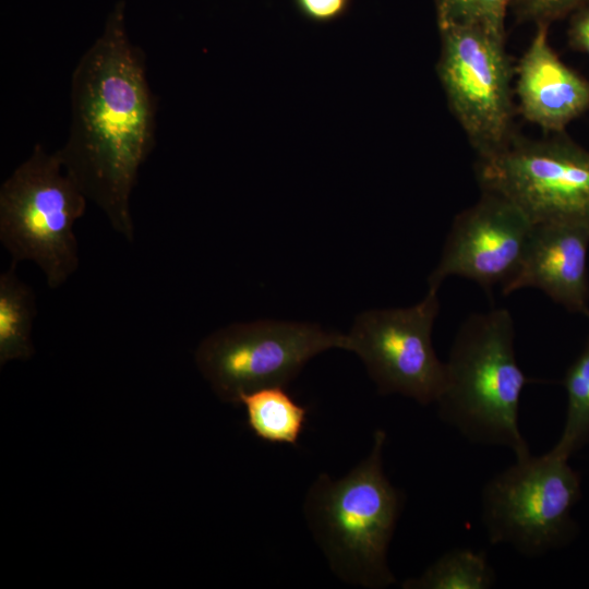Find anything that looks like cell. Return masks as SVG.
<instances>
[{
    "mask_svg": "<svg viewBox=\"0 0 589 589\" xmlns=\"http://www.w3.org/2000/svg\"><path fill=\"white\" fill-rule=\"evenodd\" d=\"M562 384L567 401L565 422L552 450L569 458L589 443V333L582 350L567 368Z\"/></svg>",
    "mask_w": 589,
    "mask_h": 589,
    "instance_id": "obj_16",
    "label": "cell"
},
{
    "mask_svg": "<svg viewBox=\"0 0 589 589\" xmlns=\"http://www.w3.org/2000/svg\"><path fill=\"white\" fill-rule=\"evenodd\" d=\"M332 348L348 350V336L313 323L261 320L213 332L194 357L215 395L240 405L243 394L287 386L309 360Z\"/></svg>",
    "mask_w": 589,
    "mask_h": 589,
    "instance_id": "obj_8",
    "label": "cell"
},
{
    "mask_svg": "<svg viewBox=\"0 0 589 589\" xmlns=\"http://www.w3.org/2000/svg\"><path fill=\"white\" fill-rule=\"evenodd\" d=\"M548 24L536 25L516 74L517 111L548 134L566 127L589 109V80L565 64L549 43Z\"/></svg>",
    "mask_w": 589,
    "mask_h": 589,
    "instance_id": "obj_12",
    "label": "cell"
},
{
    "mask_svg": "<svg viewBox=\"0 0 589 589\" xmlns=\"http://www.w3.org/2000/svg\"><path fill=\"white\" fill-rule=\"evenodd\" d=\"M515 326L507 309L471 314L461 324L446 363V385L436 401L441 419L472 443L528 456L518 424L528 377L515 353Z\"/></svg>",
    "mask_w": 589,
    "mask_h": 589,
    "instance_id": "obj_3",
    "label": "cell"
},
{
    "mask_svg": "<svg viewBox=\"0 0 589 589\" xmlns=\"http://www.w3.org/2000/svg\"><path fill=\"white\" fill-rule=\"evenodd\" d=\"M37 314L33 288L16 274V263L0 275V364L34 354L32 330Z\"/></svg>",
    "mask_w": 589,
    "mask_h": 589,
    "instance_id": "obj_14",
    "label": "cell"
},
{
    "mask_svg": "<svg viewBox=\"0 0 589 589\" xmlns=\"http://www.w3.org/2000/svg\"><path fill=\"white\" fill-rule=\"evenodd\" d=\"M86 201L57 151L36 144L0 187V241L12 262H34L49 288L62 286L79 267L73 228Z\"/></svg>",
    "mask_w": 589,
    "mask_h": 589,
    "instance_id": "obj_4",
    "label": "cell"
},
{
    "mask_svg": "<svg viewBox=\"0 0 589 589\" xmlns=\"http://www.w3.org/2000/svg\"><path fill=\"white\" fill-rule=\"evenodd\" d=\"M437 291L404 309L364 311L348 336L381 395L400 394L421 405L436 402L446 385V363L432 344Z\"/></svg>",
    "mask_w": 589,
    "mask_h": 589,
    "instance_id": "obj_9",
    "label": "cell"
},
{
    "mask_svg": "<svg viewBox=\"0 0 589 589\" xmlns=\"http://www.w3.org/2000/svg\"><path fill=\"white\" fill-rule=\"evenodd\" d=\"M252 433L271 444L294 446L305 425L308 408L299 405L285 386H267L240 397Z\"/></svg>",
    "mask_w": 589,
    "mask_h": 589,
    "instance_id": "obj_13",
    "label": "cell"
},
{
    "mask_svg": "<svg viewBox=\"0 0 589 589\" xmlns=\"http://www.w3.org/2000/svg\"><path fill=\"white\" fill-rule=\"evenodd\" d=\"M437 27L436 73L449 110L478 159L491 157L517 134L506 32L481 24Z\"/></svg>",
    "mask_w": 589,
    "mask_h": 589,
    "instance_id": "obj_6",
    "label": "cell"
},
{
    "mask_svg": "<svg viewBox=\"0 0 589 589\" xmlns=\"http://www.w3.org/2000/svg\"><path fill=\"white\" fill-rule=\"evenodd\" d=\"M568 459L552 449L529 454L486 482L481 502L490 543L536 557L575 539L572 512L581 498V479Z\"/></svg>",
    "mask_w": 589,
    "mask_h": 589,
    "instance_id": "obj_5",
    "label": "cell"
},
{
    "mask_svg": "<svg viewBox=\"0 0 589 589\" xmlns=\"http://www.w3.org/2000/svg\"><path fill=\"white\" fill-rule=\"evenodd\" d=\"M567 41L573 50L589 57V3L569 15Z\"/></svg>",
    "mask_w": 589,
    "mask_h": 589,
    "instance_id": "obj_20",
    "label": "cell"
},
{
    "mask_svg": "<svg viewBox=\"0 0 589 589\" xmlns=\"http://www.w3.org/2000/svg\"><path fill=\"white\" fill-rule=\"evenodd\" d=\"M495 581V572L484 552L453 549L421 575L406 579L404 589H489Z\"/></svg>",
    "mask_w": 589,
    "mask_h": 589,
    "instance_id": "obj_15",
    "label": "cell"
},
{
    "mask_svg": "<svg viewBox=\"0 0 589 589\" xmlns=\"http://www.w3.org/2000/svg\"><path fill=\"white\" fill-rule=\"evenodd\" d=\"M587 3L589 0H513L510 11L519 23L551 25Z\"/></svg>",
    "mask_w": 589,
    "mask_h": 589,
    "instance_id": "obj_18",
    "label": "cell"
},
{
    "mask_svg": "<svg viewBox=\"0 0 589 589\" xmlns=\"http://www.w3.org/2000/svg\"><path fill=\"white\" fill-rule=\"evenodd\" d=\"M589 232L564 225H533L520 265L501 286L503 296L537 288L570 313L589 318Z\"/></svg>",
    "mask_w": 589,
    "mask_h": 589,
    "instance_id": "obj_11",
    "label": "cell"
},
{
    "mask_svg": "<svg viewBox=\"0 0 589 589\" xmlns=\"http://www.w3.org/2000/svg\"><path fill=\"white\" fill-rule=\"evenodd\" d=\"M533 224L507 199L481 191L480 199L456 215L436 267L428 278L437 291L449 276L470 279L486 291L503 286L518 269Z\"/></svg>",
    "mask_w": 589,
    "mask_h": 589,
    "instance_id": "obj_10",
    "label": "cell"
},
{
    "mask_svg": "<svg viewBox=\"0 0 589 589\" xmlns=\"http://www.w3.org/2000/svg\"><path fill=\"white\" fill-rule=\"evenodd\" d=\"M481 191L515 204L533 225L589 232V151L566 132L543 139L516 134L497 154L478 159Z\"/></svg>",
    "mask_w": 589,
    "mask_h": 589,
    "instance_id": "obj_7",
    "label": "cell"
},
{
    "mask_svg": "<svg viewBox=\"0 0 589 589\" xmlns=\"http://www.w3.org/2000/svg\"><path fill=\"white\" fill-rule=\"evenodd\" d=\"M118 1L71 77V124L57 151L65 172L130 242V199L140 167L155 145L156 100L145 56L128 35Z\"/></svg>",
    "mask_w": 589,
    "mask_h": 589,
    "instance_id": "obj_1",
    "label": "cell"
},
{
    "mask_svg": "<svg viewBox=\"0 0 589 589\" xmlns=\"http://www.w3.org/2000/svg\"><path fill=\"white\" fill-rule=\"evenodd\" d=\"M292 2L305 20L327 24L345 16L352 0H292Z\"/></svg>",
    "mask_w": 589,
    "mask_h": 589,
    "instance_id": "obj_19",
    "label": "cell"
},
{
    "mask_svg": "<svg viewBox=\"0 0 589 589\" xmlns=\"http://www.w3.org/2000/svg\"><path fill=\"white\" fill-rule=\"evenodd\" d=\"M385 441V431L376 430L369 455L342 478L318 474L303 503L329 568L342 581L369 589L396 582L387 553L405 497L384 472Z\"/></svg>",
    "mask_w": 589,
    "mask_h": 589,
    "instance_id": "obj_2",
    "label": "cell"
},
{
    "mask_svg": "<svg viewBox=\"0 0 589 589\" xmlns=\"http://www.w3.org/2000/svg\"><path fill=\"white\" fill-rule=\"evenodd\" d=\"M437 26L481 24L505 32L513 0H433Z\"/></svg>",
    "mask_w": 589,
    "mask_h": 589,
    "instance_id": "obj_17",
    "label": "cell"
}]
</instances>
